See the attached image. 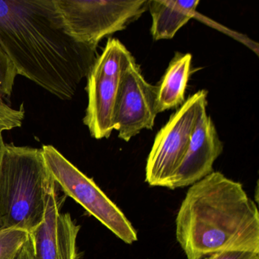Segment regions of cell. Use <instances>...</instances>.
Here are the masks:
<instances>
[{"mask_svg": "<svg viewBox=\"0 0 259 259\" xmlns=\"http://www.w3.org/2000/svg\"><path fill=\"white\" fill-rule=\"evenodd\" d=\"M0 46L18 75L65 101L98 57L66 32L54 0H0Z\"/></svg>", "mask_w": 259, "mask_h": 259, "instance_id": "1", "label": "cell"}, {"mask_svg": "<svg viewBox=\"0 0 259 259\" xmlns=\"http://www.w3.org/2000/svg\"><path fill=\"white\" fill-rule=\"evenodd\" d=\"M187 259L224 251L259 254V213L242 185L212 172L190 186L176 219Z\"/></svg>", "mask_w": 259, "mask_h": 259, "instance_id": "2", "label": "cell"}, {"mask_svg": "<svg viewBox=\"0 0 259 259\" xmlns=\"http://www.w3.org/2000/svg\"><path fill=\"white\" fill-rule=\"evenodd\" d=\"M57 186L41 148L6 144L0 164V230L32 232L45 219L50 194Z\"/></svg>", "mask_w": 259, "mask_h": 259, "instance_id": "3", "label": "cell"}, {"mask_svg": "<svg viewBox=\"0 0 259 259\" xmlns=\"http://www.w3.org/2000/svg\"><path fill=\"white\" fill-rule=\"evenodd\" d=\"M207 98L206 90L189 96L157 133L145 169V180L150 186L172 189L192 133L201 116L206 113Z\"/></svg>", "mask_w": 259, "mask_h": 259, "instance_id": "4", "label": "cell"}, {"mask_svg": "<svg viewBox=\"0 0 259 259\" xmlns=\"http://www.w3.org/2000/svg\"><path fill=\"white\" fill-rule=\"evenodd\" d=\"M66 32L98 48L102 39L126 29L148 10L149 0H54Z\"/></svg>", "mask_w": 259, "mask_h": 259, "instance_id": "5", "label": "cell"}, {"mask_svg": "<svg viewBox=\"0 0 259 259\" xmlns=\"http://www.w3.org/2000/svg\"><path fill=\"white\" fill-rule=\"evenodd\" d=\"M135 60L117 39L109 38L87 76L88 107L83 119L91 136L108 139L114 130V112L122 77Z\"/></svg>", "mask_w": 259, "mask_h": 259, "instance_id": "6", "label": "cell"}, {"mask_svg": "<svg viewBox=\"0 0 259 259\" xmlns=\"http://www.w3.org/2000/svg\"><path fill=\"white\" fill-rule=\"evenodd\" d=\"M48 169L64 193L127 244L138 240V234L123 212L98 187L52 145L42 147Z\"/></svg>", "mask_w": 259, "mask_h": 259, "instance_id": "7", "label": "cell"}, {"mask_svg": "<svg viewBox=\"0 0 259 259\" xmlns=\"http://www.w3.org/2000/svg\"><path fill=\"white\" fill-rule=\"evenodd\" d=\"M157 85L145 80L136 60L122 77L114 112L119 139L131 140L143 130H152L157 115Z\"/></svg>", "mask_w": 259, "mask_h": 259, "instance_id": "8", "label": "cell"}, {"mask_svg": "<svg viewBox=\"0 0 259 259\" xmlns=\"http://www.w3.org/2000/svg\"><path fill=\"white\" fill-rule=\"evenodd\" d=\"M57 189L50 194L45 219L29 233L34 259H76L80 226L60 211Z\"/></svg>", "mask_w": 259, "mask_h": 259, "instance_id": "9", "label": "cell"}, {"mask_svg": "<svg viewBox=\"0 0 259 259\" xmlns=\"http://www.w3.org/2000/svg\"><path fill=\"white\" fill-rule=\"evenodd\" d=\"M223 150L224 145L214 123L206 112L200 118L192 133L172 189L192 186L213 172V163L222 154Z\"/></svg>", "mask_w": 259, "mask_h": 259, "instance_id": "10", "label": "cell"}, {"mask_svg": "<svg viewBox=\"0 0 259 259\" xmlns=\"http://www.w3.org/2000/svg\"><path fill=\"white\" fill-rule=\"evenodd\" d=\"M199 3L198 0H149L148 10L152 17L151 31L154 40L174 38L179 30L195 16Z\"/></svg>", "mask_w": 259, "mask_h": 259, "instance_id": "11", "label": "cell"}, {"mask_svg": "<svg viewBox=\"0 0 259 259\" xmlns=\"http://www.w3.org/2000/svg\"><path fill=\"white\" fill-rule=\"evenodd\" d=\"M192 56L176 53L157 84V111L162 113L183 105L191 74Z\"/></svg>", "mask_w": 259, "mask_h": 259, "instance_id": "12", "label": "cell"}, {"mask_svg": "<svg viewBox=\"0 0 259 259\" xmlns=\"http://www.w3.org/2000/svg\"><path fill=\"white\" fill-rule=\"evenodd\" d=\"M29 233L20 229L0 230V259H16Z\"/></svg>", "mask_w": 259, "mask_h": 259, "instance_id": "13", "label": "cell"}, {"mask_svg": "<svg viewBox=\"0 0 259 259\" xmlns=\"http://www.w3.org/2000/svg\"><path fill=\"white\" fill-rule=\"evenodd\" d=\"M17 75L16 68L0 46V100L11 96Z\"/></svg>", "mask_w": 259, "mask_h": 259, "instance_id": "14", "label": "cell"}, {"mask_svg": "<svg viewBox=\"0 0 259 259\" xmlns=\"http://www.w3.org/2000/svg\"><path fill=\"white\" fill-rule=\"evenodd\" d=\"M25 116L23 105L17 110L12 108L0 100V133L22 126Z\"/></svg>", "mask_w": 259, "mask_h": 259, "instance_id": "15", "label": "cell"}, {"mask_svg": "<svg viewBox=\"0 0 259 259\" xmlns=\"http://www.w3.org/2000/svg\"><path fill=\"white\" fill-rule=\"evenodd\" d=\"M202 259H259V254L247 251H224L210 254Z\"/></svg>", "mask_w": 259, "mask_h": 259, "instance_id": "16", "label": "cell"}, {"mask_svg": "<svg viewBox=\"0 0 259 259\" xmlns=\"http://www.w3.org/2000/svg\"><path fill=\"white\" fill-rule=\"evenodd\" d=\"M16 259H34V251H33L32 243L28 237V240L22 247L21 251Z\"/></svg>", "mask_w": 259, "mask_h": 259, "instance_id": "17", "label": "cell"}, {"mask_svg": "<svg viewBox=\"0 0 259 259\" xmlns=\"http://www.w3.org/2000/svg\"><path fill=\"white\" fill-rule=\"evenodd\" d=\"M5 145L6 143L4 142L2 133H0V164H1V160H2L3 155H4V149H5Z\"/></svg>", "mask_w": 259, "mask_h": 259, "instance_id": "18", "label": "cell"}]
</instances>
